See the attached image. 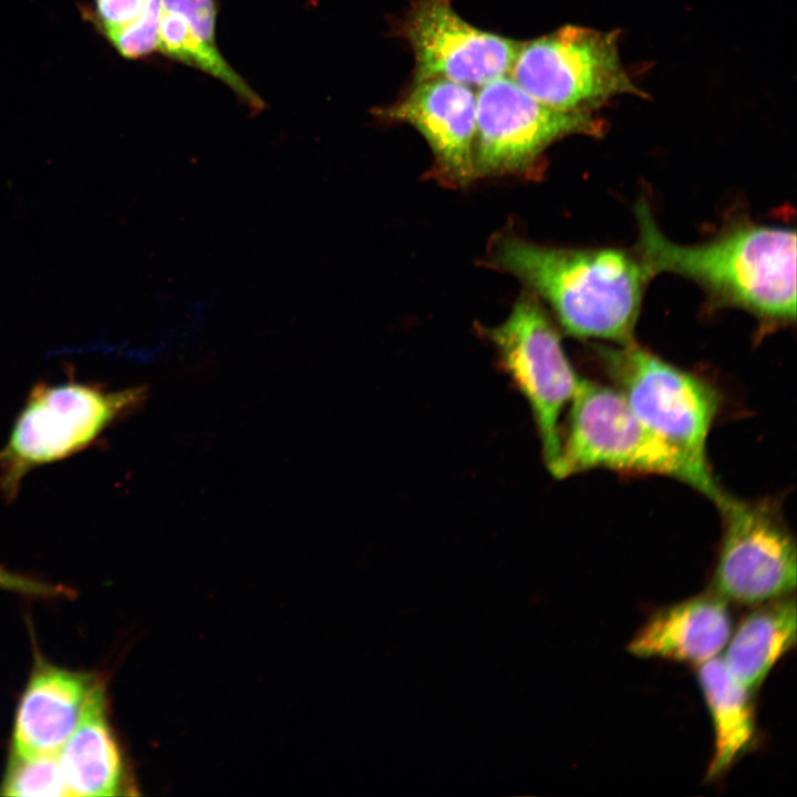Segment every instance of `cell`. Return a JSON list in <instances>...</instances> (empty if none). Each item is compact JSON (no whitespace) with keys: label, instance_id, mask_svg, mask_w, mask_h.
Masks as SVG:
<instances>
[{"label":"cell","instance_id":"cell-1","mask_svg":"<svg viewBox=\"0 0 797 797\" xmlns=\"http://www.w3.org/2000/svg\"><path fill=\"white\" fill-rule=\"evenodd\" d=\"M489 259L546 300L568 334L633 341L652 276L640 258L619 249L550 248L503 235L494 239Z\"/></svg>","mask_w":797,"mask_h":797},{"label":"cell","instance_id":"cell-2","mask_svg":"<svg viewBox=\"0 0 797 797\" xmlns=\"http://www.w3.org/2000/svg\"><path fill=\"white\" fill-rule=\"evenodd\" d=\"M639 258L651 275L673 272L701 283L718 301L773 321L796 318V234L745 225L701 245L667 239L644 203L635 206Z\"/></svg>","mask_w":797,"mask_h":797},{"label":"cell","instance_id":"cell-3","mask_svg":"<svg viewBox=\"0 0 797 797\" xmlns=\"http://www.w3.org/2000/svg\"><path fill=\"white\" fill-rule=\"evenodd\" d=\"M567 435L550 473L565 478L593 468L679 479L716 503L724 493L634 414L618 389L580 379L570 401Z\"/></svg>","mask_w":797,"mask_h":797},{"label":"cell","instance_id":"cell-4","mask_svg":"<svg viewBox=\"0 0 797 797\" xmlns=\"http://www.w3.org/2000/svg\"><path fill=\"white\" fill-rule=\"evenodd\" d=\"M144 397L143 387L110 391L74 381L35 385L0 448L3 497L15 498L34 468L87 447Z\"/></svg>","mask_w":797,"mask_h":797},{"label":"cell","instance_id":"cell-5","mask_svg":"<svg viewBox=\"0 0 797 797\" xmlns=\"http://www.w3.org/2000/svg\"><path fill=\"white\" fill-rule=\"evenodd\" d=\"M507 75L561 111L592 112L612 97L645 96L622 64L617 33L580 25L520 43Z\"/></svg>","mask_w":797,"mask_h":797},{"label":"cell","instance_id":"cell-6","mask_svg":"<svg viewBox=\"0 0 797 797\" xmlns=\"http://www.w3.org/2000/svg\"><path fill=\"white\" fill-rule=\"evenodd\" d=\"M601 354L638 418L697 472L713 477L706 442L720 408L716 389L633 341L620 349H602Z\"/></svg>","mask_w":797,"mask_h":797},{"label":"cell","instance_id":"cell-7","mask_svg":"<svg viewBox=\"0 0 797 797\" xmlns=\"http://www.w3.org/2000/svg\"><path fill=\"white\" fill-rule=\"evenodd\" d=\"M483 330L531 408L542 455L551 470L561 449L559 420L580 381L560 337L537 300L527 294L517 300L503 323Z\"/></svg>","mask_w":797,"mask_h":797},{"label":"cell","instance_id":"cell-8","mask_svg":"<svg viewBox=\"0 0 797 797\" xmlns=\"http://www.w3.org/2000/svg\"><path fill=\"white\" fill-rule=\"evenodd\" d=\"M724 534L713 575V591L723 599L757 604L796 589V545L777 506L747 501L726 493L715 503Z\"/></svg>","mask_w":797,"mask_h":797},{"label":"cell","instance_id":"cell-9","mask_svg":"<svg viewBox=\"0 0 797 797\" xmlns=\"http://www.w3.org/2000/svg\"><path fill=\"white\" fill-rule=\"evenodd\" d=\"M479 87L474 146L476 177L526 170L556 141L575 134L602 133V123L592 112L545 105L508 75Z\"/></svg>","mask_w":797,"mask_h":797},{"label":"cell","instance_id":"cell-10","mask_svg":"<svg viewBox=\"0 0 797 797\" xmlns=\"http://www.w3.org/2000/svg\"><path fill=\"white\" fill-rule=\"evenodd\" d=\"M453 0H415L398 33L415 58L414 82L445 79L482 86L507 75L520 43L460 18Z\"/></svg>","mask_w":797,"mask_h":797},{"label":"cell","instance_id":"cell-11","mask_svg":"<svg viewBox=\"0 0 797 797\" xmlns=\"http://www.w3.org/2000/svg\"><path fill=\"white\" fill-rule=\"evenodd\" d=\"M376 115L415 127L445 179L467 185L476 177V95L470 86L445 79L414 82L404 97Z\"/></svg>","mask_w":797,"mask_h":797},{"label":"cell","instance_id":"cell-12","mask_svg":"<svg viewBox=\"0 0 797 797\" xmlns=\"http://www.w3.org/2000/svg\"><path fill=\"white\" fill-rule=\"evenodd\" d=\"M97 682L91 673L37 663L17 708L11 752L56 754L76 727Z\"/></svg>","mask_w":797,"mask_h":797},{"label":"cell","instance_id":"cell-13","mask_svg":"<svg viewBox=\"0 0 797 797\" xmlns=\"http://www.w3.org/2000/svg\"><path fill=\"white\" fill-rule=\"evenodd\" d=\"M731 633L727 601L711 592L654 612L628 650L639 658L702 664L722 651Z\"/></svg>","mask_w":797,"mask_h":797},{"label":"cell","instance_id":"cell-14","mask_svg":"<svg viewBox=\"0 0 797 797\" xmlns=\"http://www.w3.org/2000/svg\"><path fill=\"white\" fill-rule=\"evenodd\" d=\"M56 755L69 796L124 794L125 763L110 724L101 681L94 686L76 727Z\"/></svg>","mask_w":797,"mask_h":797},{"label":"cell","instance_id":"cell-15","mask_svg":"<svg viewBox=\"0 0 797 797\" xmlns=\"http://www.w3.org/2000/svg\"><path fill=\"white\" fill-rule=\"evenodd\" d=\"M796 600L782 597L763 602L745 617L722 658L729 673L751 694L775 663L796 642Z\"/></svg>","mask_w":797,"mask_h":797},{"label":"cell","instance_id":"cell-16","mask_svg":"<svg viewBox=\"0 0 797 797\" xmlns=\"http://www.w3.org/2000/svg\"><path fill=\"white\" fill-rule=\"evenodd\" d=\"M698 682L714 727V753L707 778L723 774L752 745L755 722L751 693L729 673L722 658L700 664Z\"/></svg>","mask_w":797,"mask_h":797},{"label":"cell","instance_id":"cell-17","mask_svg":"<svg viewBox=\"0 0 797 797\" xmlns=\"http://www.w3.org/2000/svg\"><path fill=\"white\" fill-rule=\"evenodd\" d=\"M158 51L221 81L249 107L256 111L263 108V101L224 59L218 48L200 41L182 14L163 8L159 14Z\"/></svg>","mask_w":797,"mask_h":797},{"label":"cell","instance_id":"cell-18","mask_svg":"<svg viewBox=\"0 0 797 797\" xmlns=\"http://www.w3.org/2000/svg\"><path fill=\"white\" fill-rule=\"evenodd\" d=\"M0 795L24 797L69 796L56 754L22 755L11 752Z\"/></svg>","mask_w":797,"mask_h":797},{"label":"cell","instance_id":"cell-19","mask_svg":"<svg viewBox=\"0 0 797 797\" xmlns=\"http://www.w3.org/2000/svg\"><path fill=\"white\" fill-rule=\"evenodd\" d=\"M159 0H149L142 17L132 25L110 35L115 50L126 59H139L158 50Z\"/></svg>","mask_w":797,"mask_h":797},{"label":"cell","instance_id":"cell-20","mask_svg":"<svg viewBox=\"0 0 797 797\" xmlns=\"http://www.w3.org/2000/svg\"><path fill=\"white\" fill-rule=\"evenodd\" d=\"M161 8L182 14L192 32L205 44L217 48L215 0H159Z\"/></svg>","mask_w":797,"mask_h":797},{"label":"cell","instance_id":"cell-21","mask_svg":"<svg viewBox=\"0 0 797 797\" xmlns=\"http://www.w3.org/2000/svg\"><path fill=\"white\" fill-rule=\"evenodd\" d=\"M149 0H95L97 25L106 38L135 23Z\"/></svg>","mask_w":797,"mask_h":797},{"label":"cell","instance_id":"cell-22","mask_svg":"<svg viewBox=\"0 0 797 797\" xmlns=\"http://www.w3.org/2000/svg\"><path fill=\"white\" fill-rule=\"evenodd\" d=\"M0 590L12 591L33 597H55L70 593L59 584L46 583L23 575L12 572L0 566Z\"/></svg>","mask_w":797,"mask_h":797}]
</instances>
